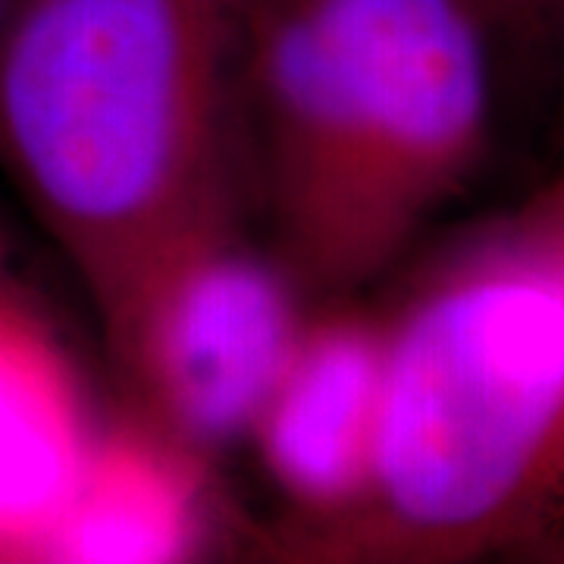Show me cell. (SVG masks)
<instances>
[{
  "label": "cell",
  "instance_id": "5b68a950",
  "mask_svg": "<svg viewBox=\"0 0 564 564\" xmlns=\"http://www.w3.org/2000/svg\"><path fill=\"white\" fill-rule=\"evenodd\" d=\"M383 389V333L358 321L302 329L258 421L263 458L307 508L367 502Z\"/></svg>",
  "mask_w": 564,
  "mask_h": 564
},
{
  "label": "cell",
  "instance_id": "7a4b0ae2",
  "mask_svg": "<svg viewBox=\"0 0 564 564\" xmlns=\"http://www.w3.org/2000/svg\"><path fill=\"white\" fill-rule=\"evenodd\" d=\"M496 41L477 0H251L242 76L304 276H373L462 192L489 135Z\"/></svg>",
  "mask_w": 564,
  "mask_h": 564
},
{
  "label": "cell",
  "instance_id": "9c48e42d",
  "mask_svg": "<svg viewBox=\"0 0 564 564\" xmlns=\"http://www.w3.org/2000/svg\"><path fill=\"white\" fill-rule=\"evenodd\" d=\"M17 7H20V0H0V35H3V29H7V22L13 20Z\"/></svg>",
  "mask_w": 564,
  "mask_h": 564
},
{
  "label": "cell",
  "instance_id": "3957f363",
  "mask_svg": "<svg viewBox=\"0 0 564 564\" xmlns=\"http://www.w3.org/2000/svg\"><path fill=\"white\" fill-rule=\"evenodd\" d=\"M367 502L433 552L562 508L564 226L464 254L386 333Z\"/></svg>",
  "mask_w": 564,
  "mask_h": 564
},
{
  "label": "cell",
  "instance_id": "8992f818",
  "mask_svg": "<svg viewBox=\"0 0 564 564\" xmlns=\"http://www.w3.org/2000/svg\"><path fill=\"white\" fill-rule=\"evenodd\" d=\"M91 443L61 348L22 307H0V552H44Z\"/></svg>",
  "mask_w": 564,
  "mask_h": 564
},
{
  "label": "cell",
  "instance_id": "52a82bcc",
  "mask_svg": "<svg viewBox=\"0 0 564 564\" xmlns=\"http://www.w3.org/2000/svg\"><path fill=\"white\" fill-rule=\"evenodd\" d=\"M198 536V489L182 462L139 433L95 440L44 545L51 558L154 564L182 558Z\"/></svg>",
  "mask_w": 564,
  "mask_h": 564
},
{
  "label": "cell",
  "instance_id": "ba28073f",
  "mask_svg": "<svg viewBox=\"0 0 564 564\" xmlns=\"http://www.w3.org/2000/svg\"><path fill=\"white\" fill-rule=\"evenodd\" d=\"M502 41L540 39L564 29V0H477Z\"/></svg>",
  "mask_w": 564,
  "mask_h": 564
},
{
  "label": "cell",
  "instance_id": "277c9868",
  "mask_svg": "<svg viewBox=\"0 0 564 564\" xmlns=\"http://www.w3.org/2000/svg\"><path fill=\"white\" fill-rule=\"evenodd\" d=\"M107 323L163 426L192 445L251 433L302 336L289 280L226 229L154 263Z\"/></svg>",
  "mask_w": 564,
  "mask_h": 564
},
{
  "label": "cell",
  "instance_id": "30bf717a",
  "mask_svg": "<svg viewBox=\"0 0 564 564\" xmlns=\"http://www.w3.org/2000/svg\"><path fill=\"white\" fill-rule=\"evenodd\" d=\"M10 299H7V285H3V254H0V307H7Z\"/></svg>",
  "mask_w": 564,
  "mask_h": 564
},
{
  "label": "cell",
  "instance_id": "6da1fadb",
  "mask_svg": "<svg viewBox=\"0 0 564 564\" xmlns=\"http://www.w3.org/2000/svg\"><path fill=\"white\" fill-rule=\"evenodd\" d=\"M251 0H20L0 35V158L104 314L226 229Z\"/></svg>",
  "mask_w": 564,
  "mask_h": 564
}]
</instances>
